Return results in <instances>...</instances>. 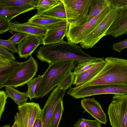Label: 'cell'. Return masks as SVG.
<instances>
[{"label": "cell", "instance_id": "obj_1", "mask_svg": "<svg viewBox=\"0 0 127 127\" xmlns=\"http://www.w3.org/2000/svg\"><path fill=\"white\" fill-rule=\"evenodd\" d=\"M36 57L40 61L49 64L60 61H71L76 64L85 61L104 59L103 57L91 56L77 44L64 40L58 43L43 45L37 51Z\"/></svg>", "mask_w": 127, "mask_h": 127}, {"label": "cell", "instance_id": "obj_2", "mask_svg": "<svg viewBox=\"0 0 127 127\" xmlns=\"http://www.w3.org/2000/svg\"><path fill=\"white\" fill-rule=\"evenodd\" d=\"M104 60L105 65L97 74L85 83L75 87L98 85L127 87V60L112 56Z\"/></svg>", "mask_w": 127, "mask_h": 127}, {"label": "cell", "instance_id": "obj_3", "mask_svg": "<svg viewBox=\"0 0 127 127\" xmlns=\"http://www.w3.org/2000/svg\"><path fill=\"white\" fill-rule=\"evenodd\" d=\"M76 64L72 61H60L49 64L37 86L35 98H42L48 94L74 70Z\"/></svg>", "mask_w": 127, "mask_h": 127}, {"label": "cell", "instance_id": "obj_4", "mask_svg": "<svg viewBox=\"0 0 127 127\" xmlns=\"http://www.w3.org/2000/svg\"><path fill=\"white\" fill-rule=\"evenodd\" d=\"M112 3L109 11L103 19L84 40L79 43L82 48L85 49L91 48L102 38L106 36V33L109 28L122 11L127 8V5Z\"/></svg>", "mask_w": 127, "mask_h": 127}, {"label": "cell", "instance_id": "obj_5", "mask_svg": "<svg viewBox=\"0 0 127 127\" xmlns=\"http://www.w3.org/2000/svg\"><path fill=\"white\" fill-rule=\"evenodd\" d=\"M112 3L104 8L97 16L89 22L78 26H68L65 36L67 42L77 44L82 41L107 14Z\"/></svg>", "mask_w": 127, "mask_h": 127}, {"label": "cell", "instance_id": "obj_6", "mask_svg": "<svg viewBox=\"0 0 127 127\" xmlns=\"http://www.w3.org/2000/svg\"><path fill=\"white\" fill-rule=\"evenodd\" d=\"M67 94L75 99L104 94L127 95V87L116 86L93 85L76 88L71 87Z\"/></svg>", "mask_w": 127, "mask_h": 127}, {"label": "cell", "instance_id": "obj_7", "mask_svg": "<svg viewBox=\"0 0 127 127\" xmlns=\"http://www.w3.org/2000/svg\"><path fill=\"white\" fill-rule=\"evenodd\" d=\"M38 70L37 61L32 56L26 61L21 62L20 66L12 77L0 87L11 86L14 88L22 86L30 81Z\"/></svg>", "mask_w": 127, "mask_h": 127}, {"label": "cell", "instance_id": "obj_8", "mask_svg": "<svg viewBox=\"0 0 127 127\" xmlns=\"http://www.w3.org/2000/svg\"><path fill=\"white\" fill-rule=\"evenodd\" d=\"M107 112L113 127H127V95H114Z\"/></svg>", "mask_w": 127, "mask_h": 127}, {"label": "cell", "instance_id": "obj_9", "mask_svg": "<svg viewBox=\"0 0 127 127\" xmlns=\"http://www.w3.org/2000/svg\"><path fill=\"white\" fill-rule=\"evenodd\" d=\"M18 108L19 111L15 114L14 119L18 127H33L41 114V109L39 104L27 102L18 106Z\"/></svg>", "mask_w": 127, "mask_h": 127}, {"label": "cell", "instance_id": "obj_10", "mask_svg": "<svg viewBox=\"0 0 127 127\" xmlns=\"http://www.w3.org/2000/svg\"><path fill=\"white\" fill-rule=\"evenodd\" d=\"M69 24L81 20L88 15L92 0H61Z\"/></svg>", "mask_w": 127, "mask_h": 127}, {"label": "cell", "instance_id": "obj_11", "mask_svg": "<svg viewBox=\"0 0 127 127\" xmlns=\"http://www.w3.org/2000/svg\"><path fill=\"white\" fill-rule=\"evenodd\" d=\"M66 90L61 89L59 86L52 90L42 109L39 118L42 127H50L52 117L55 109L59 102L63 100Z\"/></svg>", "mask_w": 127, "mask_h": 127}, {"label": "cell", "instance_id": "obj_12", "mask_svg": "<svg viewBox=\"0 0 127 127\" xmlns=\"http://www.w3.org/2000/svg\"><path fill=\"white\" fill-rule=\"evenodd\" d=\"M69 24L67 20H61L49 27L43 38V45L61 42L66 36Z\"/></svg>", "mask_w": 127, "mask_h": 127}, {"label": "cell", "instance_id": "obj_13", "mask_svg": "<svg viewBox=\"0 0 127 127\" xmlns=\"http://www.w3.org/2000/svg\"><path fill=\"white\" fill-rule=\"evenodd\" d=\"M81 106L84 110L90 114L101 123L106 124L107 122L106 115L98 101L94 97L83 98L81 100Z\"/></svg>", "mask_w": 127, "mask_h": 127}, {"label": "cell", "instance_id": "obj_14", "mask_svg": "<svg viewBox=\"0 0 127 127\" xmlns=\"http://www.w3.org/2000/svg\"><path fill=\"white\" fill-rule=\"evenodd\" d=\"M41 44H43L42 38L33 35L27 37L18 45L17 53L19 57L27 58Z\"/></svg>", "mask_w": 127, "mask_h": 127}, {"label": "cell", "instance_id": "obj_15", "mask_svg": "<svg viewBox=\"0 0 127 127\" xmlns=\"http://www.w3.org/2000/svg\"><path fill=\"white\" fill-rule=\"evenodd\" d=\"M112 3L111 0H92L87 16L77 22L69 24V26H78L89 22L97 16L104 8Z\"/></svg>", "mask_w": 127, "mask_h": 127}, {"label": "cell", "instance_id": "obj_16", "mask_svg": "<svg viewBox=\"0 0 127 127\" xmlns=\"http://www.w3.org/2000/svg\"><path fill=\"white\" fill-rule=\"evenodd\" d=\"M127 34V8L125 9L110 26L106 33V36L115 38Z\"/></svg>", "mask_w": 127, "mask_h": 127}, {"label": "cell", "instance_id": "obj_17", "mask_svg": "<svg viewBox=\"0 0 127 127\" xmlns=\"http://www.w3.org/2000/svg\"><path fill=\"white\" fill-rule=\"evenodd\" d=\"M47 30L42 27L31 25L27 22L22 23L10 22L9 30L25 33L43 39L45 34Z\"/></svg>", "mask_w": 127, "mask_h": 127}, {"label": "cell", "instance_id": "obj_18", "mask_svg": "<svg viewBox=\"0 0 127 127\" xmlns=\"http://www.w3.org/2000/svg\"><path fill=\"white\" fill-rule=\"evenodd\" d=\"M105 64L104 59L101 60L87 70L75 75L73 84L77 87L87 82L97 74L103 68Z\"/></svg>", "mask_w": 127, "mask_h": 127}, {"label": "cell", "instance_id": "obj_19", "mask_svg": "<svg viewBox=\"0 0 127 127\" xmlns=\"http://www.w3.org/2000/svg\"><path fill=\"white\" fill-rule=\"evenodd\" d=\"M38 0H0V6H13L28 11L36 8Z\"/></svg>", "mask_w": 127, "mask_h": 127}, {"label": "cell", "instance_id": "obj_20", "mask_svg": "<svg viewBox=\"0 0 127 127\" xmlns=\"http://www.w3.org/2000/svg\"><path fill=\"white\" fill-rule=\"evenodd\" d=\"M21 62L8 63L0 68V87L10 79L20 66Z\"/></svg>", "mask_w": 127, "mask_h": 127}, {"label": "cell", "instance_id": "obj_21", "mask_svg": "<svg viewBox=\"0 0 127 127\" xmlns=\"http://www.w3.org/2000/svg\"><path fill=\"white\" fill-rule=\"evenodd\" d=\"M61 19L47 17L37 13L32 17L27 23L32 25L47 29L53 24L59 21Z\"/></svg>", "mask_w": 127, "mask_h": 127}, {"label": "cell", "instance_id": "obj_22", "mask_svg": "<svg viewBox=\"0 0 127 127\" xmlns=\"http://www.w3.org/2000/svg\"><path fill=\"white\" fill-rule=\"evenodd\" d=\"M38 14L46 17L67 20L64 5L61 0L58 4L51 8Z\"/></svg>", "mask_w": 127, "mask_h": 127}, {"label": "cell", "instance_id": "obj_23", "mask_svg": "<svg viewBox=\"0 0 127 127\" xmlns=\"http://www.w3.org/2000/svg\"><path fill=\"white\" fill-rule=\"evenodd\" d=\"M5 89L8 97L12 99L18 106L27 102L29 98L27 92H20L11 86L5 87Z\"/></svg>", "mask_w": 127, "mask_h": 127}, {"label": "cell", "instance_id": "obj_24", "mask_svg": "<svg viewBox=\"0 0 127 127\" xmlns=\"http://www.w3.org/2000/svg\"><path fill=\"white\" fill-rule=\"evenodd\" d=\"M27 12V10L14 7L0 6V16L9 21L19 15Z\"/></svg>", "mask_w": 127, "mask_h": 127}, {"label": "cell", "instance_id": "obj_25", "mask_svg": "<svg viewBox=\"0 0 127 127\" xmlns=\"http://www.w3.org/2000/svg\"><path fill=\"white\" fill-rule=\"evenodd\" d=\"M64 111L63 100H62L59 101L54 111L51 119L50 127H59Z\"/></svg>", "mask_w": 127, "mask_h": 127}, {"label": "cell", "instance_id": "obj_26", "mask_svg": "<svg viewBox=\"0 0 127 127\" xmlns=\"http://www.w3.org/2000/svg\"><path fill=\"white\" fill-rule=\"evenodd\" d=\"M101 61L90 60L79 62L77 63L73 70V73L75 76L79 75L87 70Z\"/></svg>", "mask_w": 127, "mask_h": 127}, {"label": "cell", "instance_id": "obj_27", "mask_svg": "<svg viewBox=\"0 0 127 127\" xmlns=\"http://www.w3.org/2000/svg\"><path fill=\"white\" fill-rule=\"evenodd\" d=\"M42 77V75H38L37 77L33 78L27 84L28 89L27 92L30 100H32L34 98H35L36 90Z\"/></svg>", "mask_w": 127, "mask_h": 127}, {"label": "cell", "instance_id": "obj_28", "mask_svg": "<svg viewBox=\"0 0 127 127\" xmlns=\"http://www.w3.org/2000/svg\"><path fill=\"white\" fill-rule=\"evenodd\" d=\"M60 1V0H38L36 7L37 13H40L51 8Z\"/></svg>", "mask_w": 127, "mask_h": 127}, {"label": "cell", "instance_id": "obj_29", "mask_svg": "<svg viewBox=\"0 0 127 127\" xmlns=\"http://www.w3.org/2000/svg\"><path fill=\"white\" fill-rule=\"evenodd\" d=\"M101 123L96 119L91 120L81 118L75 123L74 127H102Z\"/></svg>", "mask_w": 127, "mask_h": 127}, {"label": "cell", "instance_id": "obj_30", "mask_svg": "<svg viewBox=\"0 0 127 127\" xmlns=\"http://www.w3.org/2000/svg\"><path fill=\"white\" fill-rule=\"evenodd\" d=\"M75 78V75L73 72L68 73L58 86L61 90H66L70 88L73 84Z\"/></svg>", "mask_w": 127, "mask_h": 127}, {"label": "cell", "instance_id": "obj_31", "mask_svg": "<svg viewBox=\"0 0 127 127\" xmlns=\"http://www.w3.org/2000/svg\"><path fill=\"white\" fill-rule=\"evenodd\" d=\"M16 45L12 42L9 39L7 40L0 39V45L13 53H18L17 49L16 47Z\"/></svg>", "mask_w": 127, "mask_h": 127}, {"label": "cell", "instance_id": "obj_32", "mask_svg": "<svg viewBox=\"0 0 127 127\" xmlns=\"http://www.w3.org/2000/svg\"><path fill=\"white\" fill-rule=\"evenodd\" d=\"M32 35L21 32H16L9 39L12 42L16 44H19L27 37Z\"/></svg>", "mask_w": 127, "mask_h": 127}, {"label": "cell", "instance_id": "obj_33", "mask_svg": "<svg viewBox=\"0 0 127 127\" xmlns=\"http://www.w3.org/2000/svg\"><path fill=\"white\" fill-rule=\"evenodd\" d=\"M10 22L5 18L0 16V34H2L9 30Z\"/></svg>", "mask_w": 127, "mask_h": 127}, {"label": "cell", "instance_id": "obj_34", "mask_svg": "<svg viewBox=\"0 0 127 127\" xmlns=\"http://www.w3.org/2000/svg\"><path fill=\"white\" fill-rule=\"evenodd\" d=\"M8 97L6 92L3 90L0 91V120L2 113L4 111L5 105L7 103V99Z\"/></svg>", "mask_w": 127, "mask_h": 127}, {"label": "cell", "instance_id": "obj_35", "mask_svg": "<svg viewBox=\"0 0 127 127\" xmlns=\"http://www.w3.org/2000/svg\"><path fill=\"white\" fill-rule=\"evenodd\" d=\"M0 57L4 59L15 60L16 58L13 53L9 52L2 46L0 45Z\"/></svg>", "mask_w": 127, "mask_h": 127}, {"label": "cell", "instance_id": "obj_36", "mask_svg": "<svg viewBox=\"0 0 127 127\" xmlns=\"http://www.w3.org/2000/svg\"><path fill=\"white\" fill-rule=\"evenodd\" d=\"M127 48V38L122 41L113 43L112 49L116 52L121 53L122 50Z\"/></svg>", "mask_w": 127, "mask_h": 127}, {"label": "cell", "instance_id": "obj_37", "mask_svg": "<svg viewBox=\"0 0 127 127\" xmlns=\"http://www.w3.org/2000/svg\"><path fill=\"white\" fill-rule=\"evenodd\" d=\"M42 123L41 121L39 118L35 121L33 127H42Z\"/></svg>", "mask_w": 127, "mask_h": 127}, {"label": "cell", "instance_id": "obj_38", "mask_svg": "<svg viewBox=\"0 0 127 127\" xmlns=\"http://www.w3.org/2000/svg\"><path fill=\"white\" fill-rule=\"evenodd\" d=\"M11 127H18L16 123L15 122H14L13 125Z\"/></svg>", "mask_w": 127, "mask_h": 127}, {"label": "cell", "instance_id": "obj_39", "mask_svg": "<svg viewBox=\"0 0 127 127\" xmlns=\"http://www.w3.org/2000/svg\"><path fill=\"white\" fill-rule=\"evenodd\" d=\"M1 127H11L9 125H3Z\"/></svg>", "mask_w": 127, "mask_h": 127}]
</instances>
